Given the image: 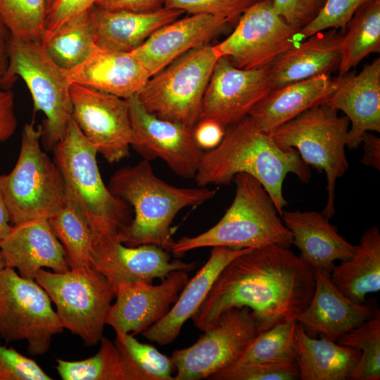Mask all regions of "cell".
I'll return each instance as SVG.
<instances>
[{
	"label": "cell",
	"instance_id": "obj_27",
	"mask_svg": "<svg viewBox=\"0 0 380 380\" xmlns=\"http://www.w3.org/2000/svg\"><path fill=\"white\" fill-rule=\"evenodd\" d=\"M342 33L317 32L279 56L268 66L272 88L338 70Z\"/></svg>",
	"mask_w": 380,
	"mask_h": 380
},
{
	"label": "cell",
	"instance_id": "obj_22",
	"mask_svg": "<svg viewBox=\"0 0 380 380\" xmlns=\"http://www.w3.org/2000/svg\"><path fill=\"white\" fill-rule=\"evenodd\" d=\"M340 78L326 103L348 118L346 146L356 149L365 132H380V58L365 65L358 75L350 71Z\"/></svg>",
	"mask_w": 380,
	"mask_h": 380
},
{
	"label": "cell",
	"instance_id": "obj_18",
	"mask_svg": "<svg viewBox=\"0 0 380 380\" xmlns=\"http://www.w3.org/2000/svg\"><path fill=\"white\" fill-rule=\"evenodd\" d=\"M170 252L154 244L128 246L118 239H95L92 266L115 289L120 283L163 280L177 270L190 272L196 262L171 260Z\"/></svg>",
	"mask_w": 380,
	"mask_h": 380
},
{
	"label": "cell",
	"instance_id": "obj_30",
	"mask_svg": "<svg viewBox=\"0 0 380 380\" xmlns=\"http://www.w3.org/2000/svg\"><path fill=\"white\" fill-rule=\"evenodd\" d=\"M334 286L357 303L380 290V232L376 226L367 229L352 258L334 265L330 272Z\"/></svg>",
	"mask_w": 380,
	"mask_h": 380
},
{
	"label": "cell",
	"instance_id": "obj_19",
	"mask_svg": "<svg viewBox=\"0 0 380 380\" xmlns=\"http://www.w3.org/2000/svg\"><path fill=\"white\" fill-rule=\"evenodd\" d=\"M232 23L221 16L191 14L160 27L131 53L151 77L186 52L209 44Z\"/></svg>",
	"mask_w": 380,
	"mask_h": 380
},
{
	"label": "cell",
	"instance_id": "obj_16",
	"mask_svg": "<svg viewBox=\"0 0 380 380\" xmlns=\"http://www.w3.org/2000/svg\"><path fill=\"white\" fill-rule=\"evenodd\" d=\"M268 66L241 69L228 57H220L203 95L200 119H213L226 129L248 116L273 89Z\"/></svg>",
	"mask_w": 380,
	"mask_h": 380
},
{
	"label": "cell",
	"instance_id": "obj_14",
	"mask_svg": "<svg viewBox=\"0 0 380 380\" xmlns=\"http://www.w3.org/2000/svg\"><path fill=\"white\" fill-rule=\"evenodd\" d=\"M72 118L87 141L108 163L129 156L133 138L127 99L71 84Z\"/></svg>",
	"mask_w": 380,
	"mask_h": 380
},
{
	"label": "cell",
	"instance_id": "obj_39",
	"mask_svg": "<svg viewBox=\"0 0 380 380\" xmlns=\"http://www.w3.org/2000/svg\"><path fill=\"white\" fill-rule=\"evenodd\" d=\"M371 0H327L318 15L300 29L298 37L305 39L310 36L329 29L346 32V25L355 12Z\"/></svg>",
	"mask_w": 380,
	"mask_h": 380
},
{
	"label": "cell",
	"instance_id": "obj_26",
	"mask_svg": "<svg viewBox=\"0 0 380 380\" xmlns=\"http://www.w3.org/2000/svg\"><path fill=\"white\" fill-rule=\"evenodd\" d=\"M341 78L322 74L273 89L251 110L258 127L270 133L304 111L324 103L338 87Z\"/></svg>",
	"mask_w": 380,
	"mask_h": 380
},
{
	"label": "cell",
	"instance_id": "obj_20",
	"mask_svg": "<svg viewBox=\"0 0 380 380\" xmlns=\"http://www.w3.org/2000/svg\"><path fill=\"white\" fill-rule=\"evenodd\" d=\"M6 267L23 277L35 279L39 270L64 272L70 269L65 250L49 220L35 219L12 224L0 241Z\"/></svg>",
	"mask_w": 380,
	"mask_h": 380
},
{
	"label": "cell",
	"instance_id": "obj_40",
	"mask_svg": "<svg viewBox=\"0 0 380 380\" xmlns=\"http://www.w3.org/2000/svg\"><path fill=\"white\" fill-rule=\"evenodd\" d=\"M208 379L212 380H296L300 372L296 362L251 365L227 367Z\"/></svg>",
	"mask_w": 380,
	"mask_h": 380
},
{
	"label": "cell",
	"instance_id": "obj_3",
	"mask_svg": "<svg viewBox=\"0 0 380 380\" xmlns=\"http://www.w3.org/2000/svg\"><path fill=\"white\" fill-rule=\"evenodd\" d=\"M110 192L134 209V216L121 242L128 246L154 244L171 252V224L178 213L213 198L205 187H177L158 178L146 159L117 170L107 185Z\"/></svg>",
	"mask_w": 380,
	"mask_h": 380
},
{
	"label": "cell",
	"instance_id": "obj_45",
	"mask_svg": "<svg viewBox=\"0 0 380 380\" xmlns=\"http://www.w3.org/2000/svg\"><path fill=\"white\" fill-rule=\"evenodd\" d=\"M16 127L14 94L4 86L0 75V143L11 138Z\"/></svg>",
	"mask_w": 380,
	"mask_h": 380
},
{
	"label": "cell",
	"instance_id": "obj_12",
	"mask_svg": "<svg viewBox=\"0 0 380 380\" xmlns=\"http://www.w3.org/2000/svg\"><path fill=\"white\" fill-rule=\"evenodd\" d=\"M204 331L193 345L172 353L174 380L208 379L234 364L260 333L247 307L224 311Z\"/></svg>",
	"mask_w": 380,
	"mask_h": 380
},
{
	"label": "cell",
	"instance_id": "obj_24",
	"mask_svg": "<svg viewBox=\"0 0 380 380\" xmlns=\"http://www.w3.org/2000/svg\"><path fill=\"white\" fill-rule=\"evenodd\" d=\"M252 248L235 249L214 246L205 265L181 291L179 297L167 315L143 331L148 340L160 346L174 341L183 324L197 312L222 270L237 256Z\"/></svg>",
	"mask_w": 380,
	"mask_h": 380
},
{
	"label": "cell",
	"instance_id": "obj_4",
	"mask_svg": "<svg viewBox=\"0 0 380 380\" xmlns=\"http://www.w3.org/2000/svg\"><path fill=\"white\" fill-rule=\"evenodd\" d=\"M67 194L88 223L95 239H121L129 224V205L103 183L97 151L72 118L64 138L53 148Z\"/></svg>",
	"mask_w": 380,
	"mask_h": 380
},
{
	"label": "cell",
	"instance_id": "obj_21",
	"mask_svg": "<svg viewBox=\"0 0 380 380\" xmlns=\"http://www.w3.org/2000/svg\"><path fill=\"white\" fill-rule=\"evenodd\" d=\"M313 270L315 286L312 298L296 319L308 335L336 342L343 334L374 315L376 310L343 295L331 281L329 272Z\"/></svg>",
	"mask_w": 380,
	"mask_h": 380
},
{
	"label": "cell",
	"instance_id": "obj_47",
	"mask_svg": "<svg viewBox=\"0 0 380 380\" xmlns=\"http://www.w3.org/2000/svg\"><path fill=\"white\" fill-rule=\"evenodd\" d=\"M165 0H95L99 8L130 12H148L163 7Z\"/></svg>",
	"mask_w": 380,
	"mask_h": 380
},
{
	"label": "cell",
	"instance_id": "obj_25",
	"mask_svg": "<svg viewBox=\"0 0 380 380\" xmlns=\"http://www.w3.org/2000/svg\"><path fill=\"white\" fill-rule=\"evenodd\" d=\"M291 232L300 257L313 270L331 272L335 261L353 256L356 246L341 236L329 219L317 211H283L281 216Z\"/></svg>",
	"mask_w": 380,
	"mask_h": 380
},
{
	"label": "cell",
	"instance_id": "obj_13",
	"mask_svg": "<svg viewBox=\"0 0 380 380\" xmlns=\"http://www.w3.org/2000/svg\"><path fill=\"white\" fill-rule=\"evenodd\" d=\"M298 30L274 10L272 0H259L239 17L224 40L213 46L218 58L227 56L238 68L267 66L296 46Z\"/></svg>",
	"mask_w": 380,
	"mask_h": 380
},
{
	"label": "cell",
	"instance_id": "obj_15",
	"mask_svg": "<svg viewBox=\"0 0 380 380\" xmlns=\"http://www.w3.org/2000/svg\"><path fill=\"white\" fill-rule=\"evenodd\" d=\"M127 100L133 129L131 147L147 160H163L182 178H194L205 151L194 139V127L150 113L137 94Z\"/></svg>",
	"mask_w": 380,
	"mask_h": 380
},
{
	"label": "cell",
	"instance_id": "obj_9",
	"mask_svg": "<svg viewBox=\"0 0 380 380\" xmlns=\"http://www.w3.org/2000/svg\"><path fill=\"white\" fill-rule=\"evenodd\" d=\"M218 58L210 44L186 52L148 79L137 94L139 101L159 118L194 127Z\"/></svg>",
	"mask_w": 380,
	"mask_h": 380
},
{
	"label": "cell",
	"instance_id": "obj_48",
	"mask_svg": "<svg viewBox=\"0 0 380 380\" xmlns=\"http://www.w3.org/2000/svg\"><path fill=\"white\" fill-rule=\"evenodd\" d=\"M364 153L360 162L364 165L380 170V139L371 132L363 134L361 140Z\"/></svg>",
	"mask_w": 380,
	"mask_h": 380
},
{
	"label": "cell",
	"instance_id": "obj_1",
	"mask_svg": "<svg viewBox=\"0 0 380 380\" xmlns=\"http://www.w3.org/2000/svg\"><path fill=\"white\" fill-rule=\"evenodd\" d=\"M315 286L313 269L289 248H252L222 270L191 319L204 331L224 311L247 307L262 332L296 321L310 304Z\"/></svg>",
	"mask_w": 380,
	"mask_h": 380
},
{
	"label": "cell",
	"instance_id": "obj_2",
	"mask_svg": "<svg viewBox=\"0 0 380 380\" xmlns=\"http://www.w3.org/2000/svg\"><path fill=\"white\" fill-rule=\"evenodd\" d=\"M239 173L250 175L260 182L280 216L287 205L283 194L286 176L293 173L303 183L311 177L309 166L297 150L281 147L249 115L228 126L220 144L204 152L194 179L201 187L228 185Z\"/></svg>",
	"mask_w": 380,
	"mask_h": 380
},
{
	"label": "cell",
	"instance_id": "obj_38",
	"mask_svg": "<svg viewBox=\"0 0 380 380\" xmlns=\"http://www.w3.org/2000/svg\"><path fill=\"white\" fill-rule=\"evenodd\" d=\"M46 13V0H0V17L18 40L41 42Z\"/></svg>",
	"mask_w": 380,
	"mask_h": 380
},
{
	"label": "cell",
	"instance_id": "obj_52",
	"mask_svg": "<svg viewBox=\"0 0 380 380\" xmlns=\"http://www.w3.org/2000/svg\"><path fill=\"white\" fill-rule=\"evenodd\" d=\"M56 0H46V11L47 9L52 5V4Z\"/></svg>",
	"mask_w": 380,
	"mask_h": 380
},
{
	"label": "cell",
	"instance_id": "obj_32",
	"mask_svg": "<svg viewBox=\"0 0 380 380\" xmlns=\"http://www.w3.org/2000/svg\"><path fill=\"white\" fill-rule=\"evenodd\" d=\"M346 30L340 44L338 77L350 72L369 54L380 52V0H371L360 6Z\"/></svg>",
	"mask_w": 380,
	"mask_h": 380
},
{
	"label": "cell",
	"instance_id": "obj_29",
	"mask_svg": "<svg viewBox=\"0 0 380 380\" xmlns=\"http://www.w3.org/2000/svg\"><path fill=\"white\" fill-rule=\"evenodd\" d=\"M293 337L301 380H347L361 357L356 348L310 336L298 322Z\"/></svg>",
	"mask_w": 380,
	"mask_h": 380
},
{
	"label": "cell",
	"instance_id": "obj_44",
	"mask_svg": "<svg viewBox=\"0 0 380 380\" xmlns=\"http://www.w3.org/2000/svg\"><path fill=\"white\" fill-rule=\"evenodd\" d=\"M95 0H56L47 9L42 40L51 35L65 22L88 10Z\"/></svg>",
	"mask_w": 380,
	"mask_h": 380
},
{
	"label": "cell",
	"instance_id": "obj_34",
	"mask_svg": "<svg viewBox=\"0 0 380 380\" xmlns=\"http://www.w3.org/2000/svg\"><path fill=\"white\" fill-rule=\"evenodd\" d=\"M49 222L61 243L70 268L91 267L94 236L80 210L66 193L63 208Z\"/></svg>",
	"mask_w": 380,
	"mask_h": 380
},
{
	"label": "cell",
	"instance_id": "obj_41",
	"mask_svg": "<svg viewBox=\"0 0 380 380\" xmlns=\"http://www.w3.org/2000/svg\"><path fill=\"white\" fill-rule=\"evenodd\" d=\"M259 0H165L164 7L175 8L190 14H210L232 22Z\"/></svg>",
	"mask_w": 380,
	"mask_h": 380
},
{
	"label": "cell",
	"instance_id": "obj_11",
	"mask_svg": "<svg viewBox=\"0 0 380 380\" xmlns=\"http://www.w3.org/2000/svg\"><path fill=\"white\" fill-rule=\"evenodd\" d=\"M64 328L51 300L35 281L6 267L0 274V337L6 343L26 340L27 351L42 355Z\"/></svg>",
	"mask_w": 380,
	"mask_h": 380
},
{
	"label": "cell",
	"instance_id": "obj_6",
	"mask_svg": "<svg viewBox=\"0 0 380 380\" xmlns=\"http://www.w3.org/2000/svg\"><path fill=\"white\" fill-rule=\"evenodd\" d=\"M43 127L34 122L24 125L19 155L12 170L0 175V189L11 223L49 220L66 201L65 184L54 160L40 145Z\"/></svg>",
	"mask_w": 380,
	"mask_h": 380
},
{
	"label": "cell",
	"instance_id": "obj_37",
	"mask_svg": "<svg viewBox=\"0 0 380 380\" xmlns=\"http://www.w3.org/2000/svg\"><path fill=\"white\" fill-rule=\"evenodd\" d=\"M361 351L357 365L347 380L380 379V310L358 327L343 334L336 341Z\"/></svg>",
	"mask_w": 380,
	"mask_h": 380
},
{
	"label": "cell",
	"instance_id": "obj_28",
	"mask_svg": "<svg viewBox=\"0 0 380 380\" xmlns=\"http://www.w3.org/2000/svg\"><path fill=\"white\" fill-rule=\"evenodd\" d=\"M95 24V44L131 52L142 45L158 29L178 19L184 12L162 7L148 12L113 11L91 6Z\"/></svg>",
	"mask_w": 380,
	"mask_h": 380
},
{
	"label": "cell",
	"instance_id": "obj_51",
	"mask_svg": "<svg viewBox=\"0 0 380 380\" xmlns=\"http://www.w3.org/2000/svg\"><path fill=\"white\" fill-rule=\"evenodd\" d=\"M6 267V263L4 255L0 250V274L4 269Z\"/></svg>",
	"mask_w": 380,
	"mask_h": 380
},
{
	"label": "cell",
	"instance_id": "obj_46",
	"mask_svg": "<svg viewBox=\"0 0 380 380\" xmlns=\"http://www.w3.org/2000/svg\"><path fill=\"white\" fill-rule=\"evenodd\" d=\"M225 129L211 118H201L193 129L194 139L203 150L217 147L222 141Z\"/></svg>",
	"mask_w": 380,
	"mask_h": 380
},
{
	"label": "cell",
	"instance_id": "obj_36",
	"mask_svg": "<svg viewBox=\"0 0 380 380\" xmlns=\"http://www.w3.org/2000/svg\"><path fill=\"white\" fill-rule=\"evenodd\" d=\"M296 321L279 323L260 332L242 356L228 367L274 362H295L293 331Z\"/></svg>",
	"mask_w": 380,
	"mask_h": 380
},
{
	"label": "cell",
	"instance_id": "obj_17",
	"mask_svg": "<svg viewBox=\"0 0 380 380\" xmlns=\"http://www.w3.org/2000/svg\"><path fill=\"white\" fill-rule=\"evenodd\" d=\"M189 280L188 272H170L158 285L146 281L120 283L106 324L115 332L137 335L163 318Z\"/></svg>",
	"mask_w": 380,
	"mask_h": 380
},
{
	"label": "cell",
	"instance_id": "obj_33",
	"mask_svg": "<svg viewBox=\"0 0 380 380\" xmlns=\"http://www.w3.org/2000/svg\"><path fill=\"white\" fill-rule=\"evenodd\" d=\"M125 380H174L170 357L152 345L141 343L132 334L115 332Z\"/></svg>",
	"mask_w": 380,
	"mask_h": 380
},
{
	"label": "cell",
	"instance_id": "obj_8",
	"mask_svg": "<svg viewBox=\"0 0 380 380\" xmlns=\"http://www.w3.org/2000/svg\"><path fill=\"white\" fill-rule=\"evenodd\" d=\"M349 120L324 102L314 106L269 133L284 148L297 150L307 165L327 177V199L322 213L327 218L335 213V186L349 167L345 153Z\"/></svg>",
	"mask_w": 380,
	"mask_h": 380
},
{
	"label": "cell",
	"instance_id": "obj_10",
	"mask_svg": "<svg viewBox=\"0 0 380 380\" xmlns=\"http://www.w3.org/2000/svg\"><path fill=\"white\" fill-rule=\"evenodd\" d=\"M35 281L55 304L64 329L78 336L86 346L100 341L115 291L99 271L93 266L64 272L41 269Z\"/></svg>",
	"mask_w": 380,
	"mask_h": 380
},
{
	"label": "cell",
	"instance_id": "obj_23",
	"mask_svg": "<svg viewBox=\"0 0 380 380\" xmlns=\"http://www.w3.org/2000/svg\"><path fill=\"white\" fill-rule=\"evenodd\" d=\"M65 73L70 84L125 99L137 94L151 77L143 64L131 52L96 45L82 63L65 70Z\"/></svg>",
	"mask_w": 380,
	"mask_h": 380
},
{
	"label": "cell",
	"instance_id": "obj_42",
	"mask_svg": "<svg viewBox=\"0 0 380 380\" xmlns=\"http://www.w3.org/2000/svg\"><path fill=\"white\" fill-rule=\"evenodd\" d=\"M32 359L0 345V380H52Z\"/></svg>",
	"mask_w": 380,
	"mask_h": 380
},
{
	"label": "cell",
	"instance_id": "obj_7",
	"mask_svg": "<svg viewBox=\"0 0 380 380\" xmlns=\"http://www.w3.org/2000/svg\"><path fill=\"white\" fill-rule=\"evenodd\" d=\"M18 77L29 89L34 111L46 116L42 137L46 148L53 149L64 138L72 120L71 84L65 70L51 58L41 42L11 36L2 83L9 89Z\"/></svg>",
	"mask_w": 380,
	"mask_h": 380
},
{
	"label": "cell",
	"instance_id": "obj_49",
	"mask_svg": "<svg viewBox=\"0 0 380 380\" xmlns=\"http://www.w3.org/2000/svg\"><path fill=\"white\" fill-rule=\"evenodd\" d=\"M11 34L0 17V75L5 72L8 65V51Z\"/></svg>",
	"mask_w": 380,
	"mask_h": 380
},
{
	"label": "cell",
	"instance_id": "obj_5",
	"mask_svg": "<svg viewBox=\"0 0 380 380\" xmlns=\"http://www.w3.org/2000/svg\"><path fill=\"white\" fill-rule=\"evenodd\" d=\"M234 200L220 220L203 233L175 241L171 252L177 256L205 247L258 248L268 245L289 248L291 232L262 185L246 173L235 175Z\"/></svg>",
	"mask_w": 380,
	"mask_h": 380
},
{
	"label": "cell",
	"instance_id": "obj_43",
	"mask_svg": "<svg viewBox=\"0 0 380 380\" xmlns=\"http://www.w3.org/2000/svg\"><path fill=\"white\" fill-rule=\"evenodd\" d=\"M327 0H272L276 12L299 31L319 13Z\"/></svg>",
	"mask_w": 380,
	"mask_h": 380
},
{
	"label": "cell",
	"instance_id": "obj_35",
	"mask_svg": "<svg viewBox=\"0 0 380 380\" xmlns=\"http://www.w3.org/2000/svg\"><path fill=\"white\" fill-rule=\"evenodd\" d=\"M99 351L77 361L57 359L56 369L63 380H125L119 351L113 341L102 336Z\"/></svg>",
	"mask_w": 380,
	"mask_h": 380
},
{
	"label": "cell",
	"instance_id": "obj_31",
	"mask_svg": "<svg viewBox=\"0 0 380 380\" xmlns=\"http://www.w3.org/2000/svg\"><path fill=\"white\" fill-rule=\"evenodd\" d=\"M41 44L63 70H70L82 63L96 46L91 7L65 22Z\"/></svg>",
	"mask_w": 380,
	"mask_h": 380
},
{
	"label": "cell",
	"instance_id": "obj_50",
	"mask_svg": "<svg viewBox=\"0 0 380 380\" xmlns=\"http://www.w3.org/2000/svg\"><path fill=\"white\" fill-rule=\"evenodd\" d=\"M9 210L0 189V241L9 232L12 224Z\"/></svg>",
	"mask_w": 380,
	"mask_h": 380
}]
</instances>
